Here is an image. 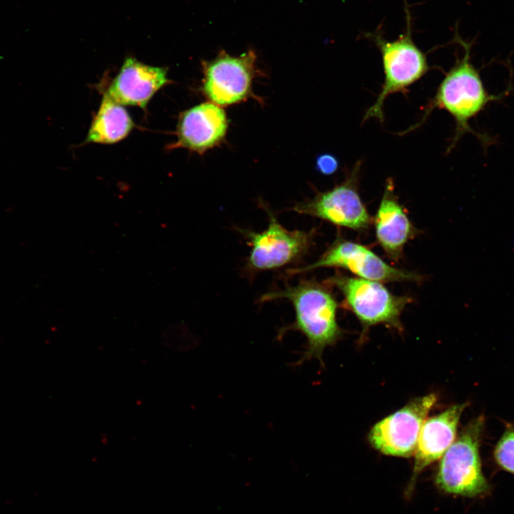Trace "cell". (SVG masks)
Returning a JSON list of instances; mask_svg holds the SVG:
<instances>
[{"instance_id": "obj_1", "label": "cell", "mask_w": 514, "mask_h": 514, "mask_svg": "<svg viewBox=\"0 0 514 514\" xmlns=\"http://www.w3.org/2000/svg\"><path fill=\"white\" fill-rule=\"evenodd\" d=\"M453 40L463 47V55L460 58L457 56L454 65L445 74L420 120L403 131V134L418 128L434 109H439L446 111L455 122V134L448 151L466 133L475 135L482 146L486 148L493 143L492 138L475 131L470 126V121L491 102L501 99L505 92L493 95L485 89L479 69L470 61L472 42L465 41L458 33L455 34Z\"/></svg>"}, {"instance_id": "obj_2", "label": "cell", "mask_w": 514, "mask_h": 514, "mask_svg": "<svg viewBox=\"0 0 514 514\" xmlns=\"http://www.w3.org/2000/svg\"><path fill=\"white\" fill-rule=\"evenodd\" d=\"M276 299L289 301L295 311L294 321L281 328V336L289 331H298L306 339V346L297 365L315 358L322 361L326 348L342 336L337 321L338 303L329 285L314 279H301L293 286L266 293L260 302Z\"/></svg>"}, {"instance_id": "obj_3", "label": "cell", "mask_w": 514, "mask_h": 514, "mask_svg": "<svg viewBox=\"0 0 514 514\" xmlns=\"http://www.w3.org/2000/svg\"><path fill=\"white\" fill-rule=\"evenodd\" d=\"M484 428L483 415L473 418L441 457L435 476L440 489L468 498L481 496L490 490L480 455Z\"/></svg>"}, {"instance_id": "obj_4", "label": "cell", "mask_w": 514, "mask_h": 514, "mask_svg": "<svg viewBox=\"0 0 514 514\" xmlns=\"http://www.w3.org/2000/svg\"><path fill=\"white\" fill-rule=\"evenodd\" d=\"M406 30L396 40L390 41L378 31L367 33L381 54L384 81L374 104L367 110L363 121L376 118L384 119L383 105L388 96L405 92L428 71L425 54L416 46L412 38L411 17L406 6Z\"/></svg>"}, {"instance_id": "obj_5", "label": "cell", "mask_w": 514, "mask_h": 514, "mask_svg": "<svg viewBox=\"0 0 514 514\" xmlns=\"http://www.w3.org/2000/svg\"><path fill=\"white\" fill-rule=\"evenodd\" d=\"M268 225L261 232L239 229L251 248L246 270L251 274L277 269L302 259L313 245L315 231H290L277 220L268 207L262 203Z\"/></svg>"}, {"instance_id": "obj_6", "label": "cell", "mask_w": 514, "mask_h": 514, "mask_svg": "<svg viewBox=\"0 0 514 514\" xmlns=\"http://www.w3.org/2000/svg\"><path fill=\"white\" fill-rule=\"evenodd\" d=\"M342 293L345 306L361 322L363 331L385 324L400 329L401 313L411 299L393 294L382 283L336 273L326 281Z\"/></svg>"}, {"instance_id": "obj_7", "label": "cell", "mask_w": 514, "mask_h": 514, "mask_svg": "<svg viewBox=\"0 0 514 514\" xmlns=\"http://www.w3.org/2000/svg\"><path fill=\"white\" fill-rule=\"evenodd\" d=\"M201 66V91L210 102L227 106L256 98L253 82L261 73L254 51L234 56L221 50L214 59L202 61Z\"/></svg>"}, {"instance_id": "obj_8", "label": "cell", "mask_w": 514, "mask_h": 514, "mask_svg": "<svg viewBox=\"0 0 514 514\" xmlns=\"http://www.w3.org/2000/svg\"><path fill=\"white\" fill-rule=\"evenodd\" d=\"M321 268L346 269L356 277L384 282H416L422 277L412 271L395 268L366 246L338 237L326 251L311 264L287 271L291 276Z\"/></svg>"}, {"instance_id": "obj_9", "label": "cell", "mask_w": 514, "mask_h": 514, "mask_svg": "<svg viewBox=\"0 0 514 514\" xmlns=\"http://www.w3.org/2000/svg\"><path fill=\"white\" fill-rule=\"evenodd\" d=\"M361 166V162L358 161L343 182L331 189L318 193L312 198L296 203L292 210L337 226L355 231L368 228L371 218L358 192Z\"/></svg>"}, {"instance_id": "obj_10", "label": "cell", "mask_w": 514, "mask_h": 514, "mask_svg": "<svg viewBox=\"0 0 514 514\" xmlns=\"http://www.w3.org/2000/svg\"><path fill=\"white\" fill-rule=\"evenodd\" d=\"M436 400V395L433 393L415 398L376 423L368 433L372 447L388 455H411L422 426Z\"/></svg>"}, {"instance_id": "obj_11", "label": "cell", "mask_w": 514, "mask_h": 514, "mask_svg": "<svg viewBox=\"0 0 514 514\" xmlns=\"http://www.w3.org/2000/svg\"><path fill=\"white\" fill-rule=\"evenodd\" d=\"M229 121L221 106L204 102L183 111L176 127L177 141L172 148L203 154L223 143Z\"/></svg>"}, {"instance_id": "obj_12", "label": "cell", "mask_w": 514, "mask_h": 514, "mask_svg": "<svg viewBox=\"0 0 514 514\" xmlns=\"http://www.w3.org/2000/svg\"><path fill=\"white\" fill-rule=\"evenodd\" d=\"M169 81L167 69L126 58L106 92L123 106L146 109L153 95Z\"/></svg>"}, {"instance_id": "obj_13", "label": "cell", "mask_w": 514, "mask_h": 514, "mask_svg": "<svg viewBox=\"0 0 514 514\" xmlns=\"http://www.w3.org/2000/svg\"><path fill=\"white\" fill-rule=\"evenodd\" d=\"M468 403L455 404L424 422L415 450L412 477L407 493L410 494L416 478L429 465L444 455L456 438L459 420Z\"/></svg>"}, {"instance_id": "obj_14", "label": "cell", "mask_w": 514, "mask_h": 514, "mask_svg": "<svg viewBox=\"0 0 514 514\" xmlns=\"http://www.w3.org/2000/svg\"><path fill=\"white\" fill-rule=\"evenodd\" d=\"M373 223L378 245L390 259L400 260L405 244L417 235L418 230L398 201L390 179L385 186Z\"/></svg>"}, {"instance_id": "obj_15", "label": "cell", "mask_w": 514, "mask_h": 514, "mask_svg": "<svg viewBox=\"0 0 514 514\" xmlns=\"http://www.w3.org/2000/svg\"><path fill=\"white\" fill-rule=\"evenodd\" d=\"M134 123L124 106L106 92L86 136V143L111 144L125 138Z\"/></svg>"}, {"instance_id": "obj_16", "label": "cell", "mask_w": 514, "mask_h": 514, "mask_svg": "<svg viewBox=\"0 0 514 514\" xmlns=\"http://www.w3.org/2000/svg\"><path fill=\"white\" fill-rule=\"evenodd\" d=\"M493 459L501 470L514 475V427L507 424L493 449Z\"/></svg>"}, {"instance_id": "obj_17", "label": "cell", "mask_w": 514, "mask_h": 514, "mask_svg": "<svg viewBox=\"0 0 514 514\" xmlns=\"http://www.w3.org/2000/svg\"><path fill=\"white\" fill-rule=\"evenodd\" d=\"M338 167L337 158L329 153L320 155L316 159V168L324 175H331Z\"/></svg>"}, {"instance_id": "obj_18", "label": "cell", "mask_w": 514, "mask_h": 514, "mask_svg": "<svg viewBox=\"0 0 514 514\" xmlns=\"http://www.w3.org/2000/svg\"><path fill=\"white\" fill-rule=\"evenodd\" d=\"M512 243H513V246H514V237H513V240H512Z\"/></svg>"}]
</instances>
